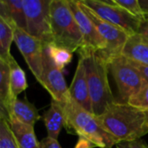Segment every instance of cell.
Here are the masks:
<instances>
[{
  "mask_svg": "<svg viewBox=\"0 0 148 148\" xmlns=\"http://www.w3.org/2000/svg\"><path fill=\"white\" fill-rule=\"evenodd\" d=\"M96 119L118 143L138 140L148 134L145 111L127 103L115 101Z\"/></svg>",
  "mask_w": 148,
  "mask_h": 148,
  "instance_id": "1",
  "label": "cell"
},
{
  "mask_svg": "<svg viewBox=\"0 0 148 148\" xmlns=\"http://www.w3.org/2000/svg\"><path fill=\"white\" fill-rule=\"evenodd\" d=\"M79 56L85 62L93 114H102L115 102L108 82V60L101 51L79 49Z\"/></svg>",
  "mask_w": 148,
  "mask_h": 148,
  "instance_id": "2",
  "label": "cell"
},
{
  "mask_svg": "<svg viewBox=\"0 0 148 148\" xmlns=\"http://www.w3.org/2000/svg\"><path fill=\"white\" fill-rule=\"evenodd\" d=\"M67 118L68 133L75 132L79 138H84L95 147L112 148L118 141L99 123L96 116L85 110L71 98L62 103Z\"/></svg>",
  "mask_w": 148,
  "mask_h": 148,
  "instance_id": "3",
  "label": "cell"
},
{
  "mask_svg": "<svg viewBox=\"0 0 148 148\" xmlns=\"http://www.w3.org/2000/svg\"><path fill=\"white\" fill-rule=\"evenodd\" d=\"M50 27L53 44L74 53L82 45V36L69 0H51Z\"/></svg>",
  "mask_w": 148,
  "mask_h": 148,
  "instance_id": "4",
  "label": "cell"
},
{
  "mask_svg": "<svg viewBox=\"0 0 148 148\" xmlns=\"http://www.w3.org/2000/svg\"><path fill=\"white\" fill-rule=\"evenodd\" d=\"M108 66L118 88V102L127 103L128 100L146 84L141 73L133 62L122 55L109 58Z\"/></svg>",
  "mask_w": 148,
  "mask_h": 148,
  "instance_id": "5",
  "label": "cell"
},
{
  "mask_svg": "<svg viewBox=\"0 0 148 148\" xmlns=\"http://www.w3.org/2000/svg\"><path fill=\"white\" fill-rule=\"evenodd\" d=\"M51 0H23L26 16V31L46 46L53 44L50 27Z\"/></svg>",
  "mask_w": 148,
  "mask_h": 148,
  "instance_id": "6",
  "label": "cell"
},
{
  "mask_svg": "<svg viewBox=\"0 0 148 148\" xmlns=\"http://www.w3.org/2000/svg\"><path fill=\"white\" fill-rule=\"evenodd\" d=\"M81 2L101 18L124 29L131 36L138 34L143 23L125 9L117 5L114 0H81Z\"/></svg>",
  "mask_w": 148,
  "mask_h": 148,
  "instance_id": "7",
  "label": "cell"
},
{
  "mask_svg": "<svg viewBox=\"0 0 148 148\" xmlns=\"http://www.w3.org/2000/svg\"><path fill=\"white\" fill-rule=\"evenodd\" d=\"M78 2L82 9L95 25L97 30L99 31L101 36L102 37L107 45L106 51H101L104 55V56L108 60L109 58L114 56L121 55L122 49L124 48L126 42H127L131 35L124 29L103 20L99 16H97L93 10L84 5L81 1Z\"/></svg>",
  "mask_w": 148,
  "mask_h": 148,
  "instance_id": "8",
  "label": "cell"
},
{
  "mask_svg": "<svg viewBox=\"0 0 148 148\" xmlns=\"http://www.w3.org/2000/svg\"><path fill=\"white\" fill-rule=\"evenodd\" d=\"M14 35L15 43L23 55L31 73L36 79L38 80L44 67V52L46 45L18 27L14 28Z\"/></svg>",
  "mask_w": 148,
  "mask_h": 148,
  "instance_id": "9",
  "label": "cell"
},
{
  "mask_svg": "<svg viewBox=\"0 0 148 148\" xmlns=\"http://www.w3.org/2000/svg\"><path fill=\"white\" fill-rule=\"evenodd\" d=\"M37 82L49 92L51 99L58 102L65 103L71 98L63 73L52 62L46 48L43 70Z\"/></svg>",
  "mask_w": 148,
  "mask_h": 148,
  "instance_id": "10",
  "label": "cell"
},
{
  "mask_svg": "<svg viewBox=\"0 0 148 148\" xmlns=\"http://www.w3.org/2000/svg\"><path fill=\"white\" fill-rule=\"evenodd\" d=\"M69 3L82 36V45L80 49L105 52L107 49V45L104 40L101 36L94 23L80 6L79 2L69 0Z\"/></svg>",
  "mask_w": 148,
  "mask_h": 148,
  "instance_id": "11",
  "label": "cell"
},
{
  "mask_svg": "<svg viewBox=\"0 0 148 148\" xmlns=\"http://www.w3.org/2000/svg\"><path fill=\"white\" fill-rule=\"evenodd\" d=\"M69 90L70 97L74 101H75L85 110L93 114L92 103L87 80L85 62L83 57L81 56H79L78 64Z\"/></svg>",
  "mask_w": 148,
  "mask_h": 148,
  "instance_id": "12",
  "label": "cell"
},
{
  "mask_svg": "<svg viewBox=\"0 0 148 148\" xmlns=\"http://www.w3.org/2000/svg\"><path fill=\"white\" fill-rule=\"evenodd\" d=\"M48 137L57 140L62 127H67V118L63 104L51 99L49 109L42 115Z\"/></svg>",
  "mask_w": 148,
  "mask_h": 148,
  "instance_id": "13",
  "label": "cell"
},
{
  "mask_svg": "<svg viewBox=\"0 0 148 148\" xmlns=\"http://www.w3.org/2000/svg\"><path fill=\"white\" fill-rule=\"evenodd\" d=\"M121 55L133 62L148 66V41L139 34L130 36Z\"/></svg>",
  "mask_w": 148,
  "mask_h": 148,
  "instance_id": "14",
  "label": "cell"
},
{
  "mask_svg": "<svg viewBox=\"0 0 148 148\" xmlns=\"http://www.w3.org/2000/svg\"><path fill=\"white\" fill-rule=\"evenodd\" d=\"M0 17L14 27H18L25 31L27 29L23 0H1Z\"/></svg>",
  "mask_w": 148,
  "mask_h": 148,
  "instance_id": "15",
  "label": "cell"
},
{
  "mask_svg": "<svg viewBox=\"0 0 148 148\" xmlns=\"http://www.w3.org/2000/svg\"><path fill=\"white\" fill-rule=\"evenodd\" d=\"M8 121L19 147L40 148L33 126L23 123L12 116L9 117Z\"/></svg>",
  "mask_w": 148,
  "mask_h": 148,
  "instance_id": "16",
  "label": "cell"
},
{
  "mask_svg": "<svg viewBox=\"0 0 148 148\" xmlns=\"http://www.w3.org/2000/svg\"><path fill=\"white\" fill-rule=\"evenodd\" d=\"M10 116L15 117L23 123L33 127L41 119L37 108L33 104L26 100H19L18 98L12 101L9 117Z\"/></svg>",
  "mask_w": 148,
  "mask_h": 148,
  "instance_id": "17",
  "label": "cell"
},
{
  "mask_svg": "<svg viewBox=\"0 0 148 148\" xmlns=\"http://www.w3.org/2000/svg\"><path fill=\"white\" fill-rule=\"evenodd\" d=\"M12 101L10 66L4 60L0 59V113L4 114L7 118L10 114Z\"/></svg>",
  "mask_w": 148,
  "mask_h": 148,
  "instance_id": "18",
  "label": "cell"
},
{
  "mask_svg": "<svg viewBox=\"0 0 148 148\" xmlns=\"http://www.w3.org/2000/svg\"><path fill=\"white\" fill-rule=\"evenodd\" d=\"M7 63L10 69V91L12 100L14 101L15 99H17V96L28 88V83L24 71L14 57H12Z\"/></svg>",
  "mask_w": 148,
  "mask_h": 148,
  "instance_id": "19",
  "label": "cell"
},
{
  "mask_svg": "<svg viewBox=\"0 0 148 148\" xmlns=\"http://www.w3.org/2000/svg\"><path fill=\"white\" fill-rule=\"evenodd\" d=\"M14 26L0 17V59L8 62L13 56L10 54V47L14 42Z\"/></svg>",
  "mask_w": 148,
  "mask_h": 148,
  "instance_id": "20",
  "label": "cell"
},
{
  "mask_svg": "<svg viewBox=\"0 0 148 148\" xmlns=\"http://www.w3.org/2000/svg\"><path fill=\"white\" fill-rule=\"evenodd\" d=\"M46 49L52 62L62 71L72 61L73 53L66 49L50 44L46 46Z\"/></svg>",
  "mask_w": 148,
  "mask_h": 148,
  "instance_id": "21",
  "label": "cell"
},
{
  "mask_svg": "<svg viewBox=\"0 0 148 148\" xmlns=\"http://www.w3.org/2000/svg\"><path fill=\"white\" fill-rule=\"evenodd\" d=\"M0 148H20L10 129L7 116L0 113Z\"/></svg>",
  "mask_w": 148,
  "mask_h": 148,
  "instance_id": "22",
  "label": "cell"
},
{
  "mask_svg": "<svg viewBox=\"0 0 148 148\" xmlns=\"http://www.w3.org/2000/svg\"><path fill=\"white\" fill-rule=\"evenodd\" d=\"M114 2L117 5L125 9L134 17L140 19L142 22L146 21L145 14L139 0H114Z\"/></svg>",
  "mask_w": 148,
  "mask_h": 148,
  "instance_id": "23",
  "label": "cell"
},
{
  "mask_svg": "<svg viewBox=\"0 0 148 148\" xmlns=\"http://www.w3.org/2000/svg\"><path fill=\"white\" fill-rule=\"evenodd\" d=\"M130 106L139 108L142 111L148 110V84L146 83L135 95L127 101Z\"/></svg>",
  "mask_w": 148,
  "mask_h": 148,
  "instance_id": "24",
  "label": "cell"
},
{
  "mask_svg": "<svg viewBox=\"0 0 148 148\" xmlns=\"http://www.w3.org/2000/svg\"><path fill=\"white\" fill-rule=\"evenodd\" d=\"M116 148H148V145L141 139H138L130 141L120 142L116 145Z\"/></svg>",
  "mask_w": 148,
  "mask_h": 148,
  "instance_id": "25",
  "label": "cell"
},
{
  "mask_svg": "<svg viewBox=\"0 0 148 148\" xmlns=\"http://www.w3.org/2000/svg\"><path fill=\"white\" fill-rule=\"evenodd\" d=\"M40 148H62L57 140L46 137L40 142Z\"/></svg>",
  "mask_w": 148,
  "mask_h": 148,
  "instance_id": "26",
  "label": "cell"
},
{
  "mask_svg": "<svg viewBox=\"0 0 148 148\" xmlns=\"http://www.w3.org/2000/svg\"><path fill=\"white\" fill-rule=\"evenodd\" d=\"M95 146L84 138H79L75 148H94Z\"/></svg>",
  "mask_w": 148,
  "mask_h": 148,
  "instance_id": "27",
  "label": "cell"
},
{
  "mask_svg": "<svg viewBox=\"0 0 148 148\" xmlns=\"http://www.w3.org/2000/svg\"><path fill=\"white\" fill-rule=\"evenodd\" d=\"M138 34L140 35L144 39H146L147 41H148V20L144 21L141 23Z\"/></svg>",
  "mask_w": 148,
  "mask_h": 148,
  "instance_id": "28",
  "label": "cell"
},
{
  "mask_svg": "<svg viewBox=\"0 0 148 148\" xmlns=\"http://www.w3.org/2000/svg\"><path fill=\"white\" fill-rule=\"evenodd\" d=\"M135 64V66L137 67V69L140 70V72L141 73L142 75V77L143 79L145 80L146 83L148 84V66H144V65H140V64H137L135 62H134Z\"/></svg>",
  "mask_w": 148,
  "mask_h": 148,
  "instance_id": "29",
  "label": "cell"
},
{
  "mask_svg": "<svg viewBox=\"0 0 148 148\" xmlns=\"http://www.w3.org/2000/svg\"><path fill=\"white\" fill-rule=\"evenodd\" d=\"M141 5V8L144 11L146 20H148V0H139Z\"/></svg>",
  "mask_w": 148,
  "mask_h": 148,
  "instance_id": "30",
  "label": "cell"
},
{
  "mask_svg": "<svg viewBox=\"0 0 148 148\" xmlns=\"http://www.w3.org/2000/svg\"><path fill=\"white\" fill-rule=\"evenodd\" d=\"M145 114H146V117H147V125H148V110L147 111H145Z\"/></svg>",
  "mask_w": 148,
  "mask_h": 148,
  "instance_id": "31",
  "label": "cell"
}]
</instances>
